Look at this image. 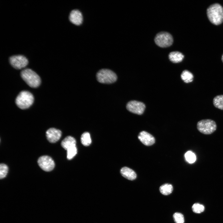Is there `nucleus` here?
Segmentation results:
<instances>
[{
    "label": "nucleus",
    "mask_w": 223,
    "mask_h": 223,
    "mask_svg": "<svg viewBox=\"0 0 223 223\" xmlns=\"http://www.w3.org/2000/svg\"><path fill=\"white\" fill-rule=\"evenodd\" d=\"M208 18L213 24L218 25L223 22V8L218 3L210 5L207 9Z\"/></svg>",
    "instance_id": "obj_1"
},
{
    "label": "nucleus",
    "mask_w": 223,
    "mask_h": 223,
    "mask_svg": "<svg viewBox=\"0 0 223 223\" xmlns=\"http://www.w3.org/2000/svg\"><path fill=\"white\" fill-rule=\"evenodd\" d=\"M21 76L23 80L30 87H38L41 83L39 76L34 71L30 69H25L21 72Z\"/></svg>",
    "instance_id": "obj_2"
},
{
    "label": "nucleus",
    "mask_w": 223,
    "mask_h": 223,
    "mask_svg": "<svg viewBox=\"0 0 223 223\" xmlns=\"http://www.w3.org/2000/svg\"><path fill=\"white\" fill-rule=\"evenodd\" d=\"M34 97L33 94L27 91H21L15 99L17 106L21 109H24L29 107L33 103Z\"/></svg>",
    "instance_id": "obj_3"
},
{
    "label": "nucleus",
    "mask_w": 223,
    "mask_h": 223,
    "mask_svg": "<svg viewBox=\"0 0 223 223\" xmlns=\"http://www.w3.org/2000/svg\"><path fill=\"white\" fill-rule=\"evenodd\" d=\"M197 128L201 133L205 135H210L216 130L217 125L213 120L210 119H203L197 122Z\"/></svg>",
    "instance_id": "obj_4"
},
{
    "label": "nucleus",
    "mask_w": 223,
    "mask_h": 223,
    "mask_svg": "<svg viewBox=\"0 0 223 223\" xmlns=\"http://www.w3.org/2000/svg\"><path fill=\"white\" fill-rule=\"evenodd\" d=\"M97 81L102 83L110 84L115 82L117 79L116 74L111 70L103 69L98 71L96 74Z\"/></svg>",
    "instance_id": "obj_5"
},
{
    "label": "nucleus",
    "mask_w": 223,
    "mask_h": 223,
    "mask_svg": "<svg viewBox=\"0 0 223 223\" xmlns=\"http://www.w3.org/2000/svg\"><path fill=\"white\" fill-rule=\"evenodd\" d=\"M155 42L156 44L161 47H167L173 43V39L169 33L162 32L157 33L155 37Z\"/></svg>",
    "instance_id": "obj_6"
},
{
    "label": "nucleus",
    "mask_w": 223,
    "mask_h": 223,
    "mask_svg": "<svg viewBox=\"0 0 223 223\" xmlns=\"http://www.w3.org/2000/svg\"><path fill=\"white\" fill-rule=\"evenodd\" d=\"M37 163L39 166L46 172L51 171L55 166V163L52 159L47 155L40 157L38 160Z\"/></svg>",
    "instance_id": "obj_7"
},
{
    "label": "nucleus",
    "mask_w": 223,
    "mask_h": 223,
    "mask_svg": "<svg viewBox=\"0 0 223 223\" xmlns=\"http://www.w3.org/2000/svg\"><path fill=\"white\" fill-rule=\"evenodd\" d=\"M127 109L130 112L138 115H141L144 112L146 106L143 103L136 100L129 102L127 104Z\"/></svg>",
    "instance_id": "obj_8"
},
{
    "label": "nucleus",
    "mask_w": 223,
    "mask_h": 223,
    "mask_svg": "<svg viewBox=\"0 0 223 223\" xmlns=\"http://www.w3.org/2000/svg\"><path fill=\"white\" fill-rule=\"evenodd\" d=\"M9 60L11 65L15 68L18 69L24 68L28 63L27 59L22 55L12 56L10 57Z\"/></svg>",
    "instance_id": "obj_9"
},
{
    "label": "nucleus",
    "mask_w": 223,
    "mask_h": 223,
    "mask_svg": "<svg viewBox=\"0 0 223 223\" xmlns=\"http://www.w3.org/2000/svg\"><path fill=\"white\" fill-rule=\"evenodd\" d=\"M61 131L55 128L49 129L46 132V136L48 140L50 143H55L60 138Z\"/></svg>",
    "instance_id": "obj_10"
},
{
    "label": "nucleus",
    "mask_w": 223,
    "mask_h": 223,
    "mask_svg": "<svg viewBox=\"0 0 223 223\" xmlns=\"http://www.w3.org/2000/svg\"><path fill=\"white\" fill-rule=\"evenodd\" d=\"M138 138L143 144L146 146L152 145L155 143V141L154 137L145 131H142L139 133Z\"/></svg>",
    "instance_id": "obj_11"
},
{
    "label": "nucleus",
    "mask_w": 223,
    "mask_h": 223,
    "mask_svg": "<svg viewBox=\"0 0 223 223\" xmlns=\"http://www.w3.org/2000/svg\"><path fill=\"white\" fill-rule=\"evenodd\" d=\"M69 19L72 23L76 25H79L82 23L83 17L80 11L77 10H74L70 12Z\"/></svg>",
    "instance_id": "obj_12"
},
{
    "label": "nucleus",
    "mask_w": 223,
    "mask_h": 223,
    "mask_svg": "<svg viewBox=\"0 0 223 223\" xmlns=\"http://www.w3.org/2000/svg\"><path fill=\"white\" fill-rule=\"evenodd\" d=\"M120 173L125 178L130 180H133L137 177L135 172L131 169L125 167L120 170Z\"/></svg>",
    "instance_id": "obj_13"
},
{
    "label": "nucleus",
    "mask_w": 223,
    "mask_h": 223,
    "mask_svg": "<svg viewBox=\"0 0 223 223\" xmlns=\"http://www.w3.org/2000/svg\"><path fill=\"white\" fill-rule=\"evenodd\" d=\"M76 140L72 137L68 136L66 137L61 142L62 146L66 150L76 146Z\"/></svg>",
    "instance_id": "obj_14"
},
{
    "label": "nucleus",
    "mask_w": 223,
    "mask_h": 223,
    "mask_svg": "<svg viewBox=\"0 0 223 223\" xmlns=\"http://www.w3.org/2000/svg\"><path fill=\"white\" fill-rule=\"evenodd\" d=\"M168 56L170 60L174 63L181 62L184 57L183 55L181 53L176 51L170 52Z\"/></svg>",
    "instance_id": "obj_15"
},
{
    "label": "nucleus",
    "mask_w": 223,
    "mask_h": 223,
    "mask_svg": "<svg viewBox=\"0 0 223 223\" xmlns=\"http://www.w3.org/2000/svg\"><path fill=\"white\" fill-rule=\"evenodd\" d=\"M181 78L186 83L191 82L193 80L194 76L193 74L187 70H184L181 74Z\"/></svg>",
    "instance_id": "obj_16"
},
{
    "label": "nucleus",
    "mask_w": 223,
    "mask_h": 223,
    "mask_svg": "<svg viewBox=\"0 0 223 223\" xmlns=\"http://www.w3.org/2000/svg\"><path fill=\"white\" fill-rule=\"evenodd\" d=\"M173 187L169 184H165L161 186L159 188L160 193L165 195L170 194L173 190Z\"/></svg>",
    "instance_id": "obj_17"
},
{
    "label": "nucleus",
    "mask_w": 223,
    "mask_h": 223,
    "mask_svg": "<svg viewBox=\"0 0 223 223\" xmlns=\"http://www.w3.org/2000/svg\"><path fill=\"white\" fill-rule=\"evenodd\" d=\"M213 103L214 106L221 110H223V95H218L213 98Z\"/></svg>",
    "instance_id": "obj_18"
},
{
    "label": "nucleus",
    "mask_w": 223,
    "mask_h": 223,
    "mask_svg": "<svg viewBox=\"0 0 223 223\" xmlns=\"http://www.w3.org/2000/svg\"><path fill=\"white\" fill-rule=\"evenodd\" d=\"M81 140L82 144L85 146H89L91 143L90 134L88 132H84L82 134Z\"/></svg>",
    "instance_id": "obj_19"
},
{
    "label": "nucleus",
    "mask_w": 223,
    "mask_h": 223,
    "mask_svg": "<svg viewBox=\"0 0 223 223\" xmlns=\"http://www.w3.org/2000/svg\"><path fill=\"white\" fill-rule=\"evenodd\" d=\"M192 209L194 212L200 213L204 211L205 208L203 205L198 203H195L192 205Z\"/></svg>",
    "instance_id": "obj_20"
},
{
    "label": "nucleus",
    "mask_w": 223,
    "mask_h": 223,
    "mask_svg": "<svg viewBox=\"0 0 223 223\" xmlns=\"http://www.w3.org/2000/svg\"><path fill=\"white\" fill-rule=\"evenodd\" d=\"M67 158L70 160L72 159L77 154V149L76 146L72 147L67 150Z\"/></svg>",
    "instance_id": "obj_21"
},
{
    "label": "nucleus",
    "mask_w": 223,
    "mask_h": 223,
    "mask_svg": "<svg viewBox=\"0 0 223 223\" xmlns=\"http://www.w3.org/2000/svg\"><path fill=\"white\" fill-rule=\"evenodd\" d=\"M8 171L7 166L4 164H0V178L2 179L5 177L7 174Z\"/></svg>",
    "instance_id": "obj_22"
},
{
    "label": "nucleus",
    "mask_w": 223,
    "mask_h": 223,
    "mask_svg": "<svg viewBox=\"0 0 223 223\" xmlns=\"http://www.w3.org/2000/svg\"><path fill=\"white\" fill-rule=\"evenodd\" d=\"M173 216L175 223H184V217L181 213L175 212L173 214Z\"/></svg>",
    "instance_id": "obj_23"
},
{
    "label": "nucleus",
    "mask_w": 223,
    "mask_h": 223,
    "mask_svg": "<svg viewBox=\"0 0 223 223\" xmlns=\"http://www.w3.org/2000/svg\"><path fill=\"white\" fill-rule=\"evenodd\" d=\"M185 157L186 160L190 163L194 162L196 160L195 155L190 151H187L185 154Z\"/></svg>",
    "instance_id": "obj_24"
},
{
    "label": "nucleus",
    "mask_w": 223,
    "mask_h": 223,
    "mask_svg": "<svg viewBox=\"0 0 223 223\" xmlns=\"http://www.w3.org/2000/svg\"><path fill=\"white\" fill-rule=\"evenodd\" d=\"M221 60H222V62H223V54L222 55V57H221Z\"/></svg>",
    "instance_id": "obj_25"
}]
</instances>
